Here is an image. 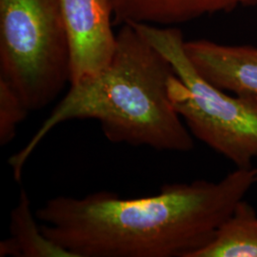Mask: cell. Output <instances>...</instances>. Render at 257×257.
Instances as JSON below:
<instances>
[{
    "label": "cell",
    "instance_id": "10",
    "mask_svg": "<svg viewBox=\"0 0 257 257\" xmlns=\"http://www.w3.org/2000/svg\"><path fill=\"white\" fill-rule=\"evenodd\" d=\"M30 110L8 83L0 78V145L6 146L16 136L19 124Z\"/></svg>",
    "mask_w": 257,
    "mask_h": 257
},
{
    "label": "cell",
    "instance_id": "4",
    "mask_svg": "<svg viewBox=\"0 0 257 257\" xmlns=\"http://www.w3.org/2000/svg\"><path fill=\"white\" fill-rule=\"evenodd\" d=\"M0 78L30 111L71 84V53L59 0H0Z\"/></svg>",
    "mask_w": 257,
    "mask_h": 257
},
{
    "label": "cell",
    "instance_id": "3",
    "mask_svg": "<svg viewBox=\"0 0 257 257\" xmlns=\"http://www.w3.org/2000/svg\"><path fill=\"white\" fill-rule=\"evenodd\" d=\"M127 24L136 28L173 66L175 76L170 84L171 98L193 138L236 168L251 167L257 158V95L226 92L207 81L190 61L178 29Z\"/></svg>",
    "mask_w": 257,
    "mask_h": 257
},
{
    "label": "cell",
    "instance_id": "1",
    "mask_svg": "<svg viewBox=\"0 0 257 257\" xmlns=\"http://www.w3.org/2000/svg\"><path fill=\"white\" fill-rule=\"evenodd\" d=\"M256 185L257 168H236L219 181L167 184L148 197L60 195L36 216L47 237L74 257H193Z\"/></svg>",
    "mask_w": 257,
    "mask_h": 257
},
{
    "label": "cell",
    "instance_id": "5",
    "mask_svg": "<svg viewBox=\"0 0 257 257\" xmlns=\"http://www.w3.org/2000/svg\"><path fill=\"white\" fill-rule=\"evenodd\" d=\"M71 53V84L96 76L116 49L110 0H59Z\"/></svg>",
    "mask_w": 257,
    "mask_h": 257
},
{
    "label": "cell",
    "instance_id": "6",
    "mask_svg": "<svg viewBox=\"0 0 257 257\" xmlns=\"http://www.w3.org/2000/svg\"><path fill=\"white\" fill-rule=\"evenodd\" d=\"M185 52L195 70L218 89L257 95V48L224 45L210 40L185 41Z\"/></svg>",
    "mask_w": 257,
    "mask_h": 257
},
{
    "label": "cell",
    "instance_id": "2",
    "mask_svg": "<svg viewBox=\"0 0 257 257\" xmlns=\"http://www.w3.org/2000/svg\"><path fill=\"white\" fill-rule=\"evenodd\" d=\"M175 76L169 60L138 30L124 24L116 35L110 65L70 90L27 144L11 156L14 178L21 180L28 159L58 125L70 120H97L115 144L186 153L194 138L174 107L170 84Z\"/></svg>",
    "mask_w": 257,
    "mask_h": 257
},
{
    "label": "cell",
    "instance_id": "9",
    "mask_svg": "<svg viewBox=\"0 0 257 257\" xmlns=\"http://www.w3.org/2000/svg\"><path fill=\"white\" fill-rule=\"evenodd\" d=\"M193 257H257V212L247 202L237 203L211 242Z\"/></svg>",
    "mask_w": 257,
    "mask_h": 257
},
{
    "label": "cell",
    "instance_id": "8",
    "mask_svg": "<svg viewBox=\"0 0 257 257\" xmlns=\"http://www.w3.org/2000/svg\"><path fill=\"white\" fill-rule=\"evenodd\" d=\"M37 220L29 195L22 189L19 202L11 212V235L0 243V257H74L48 238Z\"/></svg>",
    "mask_w": 257,
    "mask_h": 257
},
{
    "label": "cell",
    "instance_id": "7",
    "mask_svg": "<svg viewBox=\"0 0 257 257\" xmlns=\"http://www.w3.org/2000/svg\"><path fill=\"white\" fill-rule=\"evenodd\" d=\"M115 19L125 23L173 25L206 15L257 5V0H110Z\"/></svg>",
    "mask_w": 257,
    "mask_h": 257
}]
</instances>
